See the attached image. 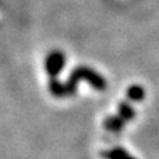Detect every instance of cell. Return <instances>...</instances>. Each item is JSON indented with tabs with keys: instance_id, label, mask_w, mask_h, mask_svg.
Wrapping results in <instances>:
<instances>
[{
	"instance_id": "6da1fadb",
	"label": "cell",
	"mask_w": 159,
	"mask_h": 159,
	"mask_svg": "<svg viewBox=\"0 0 159 159\" xmlns=\"http://www.w3.org/2000/svg\"><path fill=\"white\" fill-rule=\"evenodd\" d=\"M145 92L140 85H133L127 91V101L121 102L119 106V112L112 117H107L105 121V129L106 131L113 133V134H119L121 129H124L127 123L135 116V112L133 109L131 103L133 102H140L144 98Z\"/></svg>"
},
{
	"instance_id": "7a4b0ae2",
	"label": "cell",
	"mask_w": 159,
	"mask_h": 159,
	"mask_svg": "<svg viewBox=\"0 0 159 159\" xmlns=\"http://www.w3.org/2000/svg\"><path fill=\"white\" fill-rule=\"evenodd\" d=\"M81 80L88 81L95 89H98V91H103L105 88H106V81H105V78L102 77L101 74H98L95 70L89 69V67L81 66V67H78L77 70H74V73L71 74V78H70V81H69V85H66L63 92L71 93L75 89V84H77L78 81H81Z\"/></svg>"
},
{
	"instance_id": "3957f363",
	"label": "cell",
	"mask_w": 159,
	"mask_h": 159,
	"mask_svg": "<svg viewBox=\"0 0 159 159\" xmlns=\"http://www.w3.org/2000/svg\"><path fill=\"white\" fill-rule=\"evenodd\" d=\"M101 155L105 159H135L126 149L120 148V147H115V148H110L107 151H103Z\"/></svg>"
},
{
	"instance_id": "277c9868",
	"label": "cell",
	"mask_w": 159,
	"mask_h": 159,
	"mask_svg": "<svg viewBox=\"0 0 159 159\" xmlns=\"http://www.w3.org/2000/svg\"><path fill=\"white\" fill-rule=\"evenodd\" d=\"M63 66V56L61 53H53V56H50L49 59V70L53 73H57Z\"/></svg>"
}]
</instances>
